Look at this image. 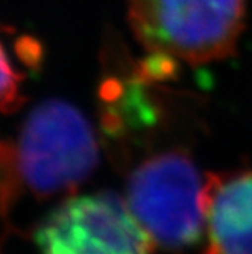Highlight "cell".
Returning a JSON list of instances; mask_svg holds the SVG:
<instances>
[{
  "label": "cell",
  "instance_id": "obj_1",
  "mask_svg": "<svg viewBox=\"0 0 252 254\" xmlns=\"http://www.w3.org/2000/svg\"><path fill=\"white\" fill-rule=\"evenodd\" d=\"M98 161L90 122L76 107L59 99L38 104L23 122L17 142H5L2 148V166L37 198L75 192Z\"/></svg>",
  "mask_w": 252,
  "mask_h": 254
},
{
  "label": "cell",
  "instance_id": "obj_2",
  "mask_svg": "<svg viewBox=\"0 0 252 254\" xmlns=\"http://www.w3.org/2000/svg\"><path fill=\"white\" fill-rule=\"evenodd\" d=\"M248 0H128L129 26L149 52L189 64L236 54Z\"/></svg>",
  "mask_w": 252,
  "mask_h": 254
},
{
  "label": "cell",
  "instance_id": "obj_3",
  "mask_svg": "<svg viewBox=\"0 0 252 254\" xmlns=\"http://www.w3.org/2000/svg\"><path fill=\"white\" fill-rule=\"evenodd\" d=\"M205 181L192 157L167 149L146 157L131 171L125 202L155 245L182 253L199 242L205 228Z\"/></svg>",
  "mask_w": 252,
  "mask_h": 254
},
{
  "label": "cell",
  "instance_id": "obj_4",
  "mask_svg": "<svg viewBox=\"0 0 252 254\" xmlns=\"http://www.w3.org/2000/svg\"><path fill=\"white\" fill-rule=\"evenodd\" d=\"M35 242L41 254H152L155 247L111 192L67 198L38 225Z\"/></svg>",
  "mask_w": 252,
  "mask_h": 254
},
{
  "label": "cell",
  "instance_id": "obj_5",
  "mask_svg": "<svg viewBox=\"0 0 252 254\" xmlns=\"http://www.w3.org/2000/svg\"><path fill=\"white\" fill-rule=\"evenodd\" d=\"M202 254H252V171L207 174Z\"/></svg>",
  "mask_w": 252,
  "mask_h": 254
},
{
  "label": "cell",
  "instance_id": "obj_6",
  "mask_svg": "<svg viewBox=\"0 0 252 254\" xmlns=\"http://www.w3.org/2000/svg\"><path fill=\"white\" fill-rule=\"evenodd\" d=\"M23 81V73L8 57V51L2 49V110L3 113L15 111L23 104V96L20 93V85Z\"/></svg>",
  "mask_w": 252,
  "mask_h": 254
}]
</instances>
